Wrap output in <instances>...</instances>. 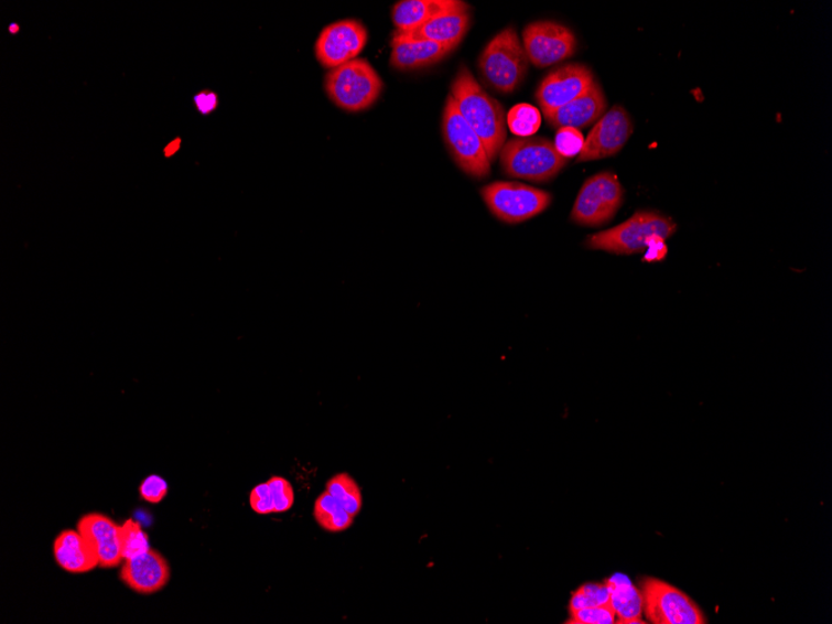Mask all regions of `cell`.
I'll return each mask as SVG.
<instances>
[{
  "mask_svg": "<svg viewBox=\"0 0 832 624\" xmlns=\"http://www.w3.org/2000/svg\"><path fill=\"white\" fill-rule=\"evenodd\" d=\"M451 95L465 121L482 140L487 158L494 162L508 138V117L501 103L485 92L465 65L453 80Z\"/></svg>",
  "mask_w": 832,
  "mask_h": 624,
  "instance_id": "obj_1",
  "label": "cell"
},
{
  "mask_svg": "<svg viewBox=\"0 0 832 624\" xmlns=\"http://www.w3.org/2000/svg\"><path fill=\"white\" fill-rule=\"evenodd\" d=\"M529 65V56L512 26L497 34L479 57L483 80L501 94H511L520 88Z\"/></svg>",
  "mask_w": 832,
  "mask_h": 624,
  "instance_id": "obj_2",
  "label": "cell"
},
{
  "mask_svg": "<svg viewBox=\"0 0 832 624\" xmlns=\"http://www.w3.org/2000/svg\"><path fill=\"white\" fill-rule=\"evenodd\" d=\"M500 163L505 175L532 182H548L557 177L568 165L544 138L514 139L505 143L500 152Z\"/></svg>",
  "mask_w": 832,
  "mask_h": 624,
  "instance_id": "obj_3",
  "label": "cell"
},
{
  "mask_svg": "<svg viewBox=\"0 0 832 624\" xmlns=\"http://www.w3.org/2000/svg\"><path fill=\"white\" fill-rule=\"evenodd\" d=\"M676 232L677 225L671 218L652 211H638L626 223L590 236L586 245L591 249L616 255L642 254L650 238L659 236L667 239Z\"/></svg>",
  "mask_w": 832,
  "mask_h": 624,
  "instance_id": "obj_4",
  "label": "cell"
},
{
  "mask_svg": "<svg viewBox=\"0 0 832 624\" xmlns=\"http://www.w3.org/2000/svg\"><path fill=\"white\" fill-rule=\"evenodd\" d=\"M325 90L337 107L357 112L369 109L379 99L382 80L369 62L354 60L327 75Z\"/></svg>",
  "mask_w": 832,
  "mask_h": 624,
  "instance_id": "obj_5",
  "label": "cell"
},
{
  "mask_svg": "<svg viewBox=\"0 0 832 624\" xmlns=\"http://www.w3.org/2000/svg\"><path fill=\"white\" fill-rule=\"evenodd\" d=\"M443 137L456 165L466 175L485 179L491 174V162L483 142L458 111L452 95L447 96L444 108Z\"/></svg>",
  "mask_w": 832,
  "mask_h": 624,
  "instance_id": "obj_6",
  "label": "cell"
},
{
  "mask_svg": "<svg viewBox=\"0 0 832 624\" xmlns=\"http://www.w3.org/2000/svg\"><path fill=\"white\" fill-rule=\"evenodd\" d=\"M482 196L491 213L506 224H521L538 216L552 201L547 191L504 181L484 186Z\"/></svg>",
  "mask_w": 832,
  "mask_h": 624,
  "instance_id": "obj_7",
  "label": "cell"
},
{
  "mask_svg": "<svg viewBox=\"0 0 832 624\" xmlns=\"http://www.w3.org/2000/svg\"><path fill=\"white\" fill-rule=\"evenodd\" d=\"M625 190L612 172H599L583 184L573 205L571 219L580 226L599 227L609 223L624 204Z\"/></svg>",
  "mask_w": 832,
  "mask_h": 624,
  "instance_id": "obj_8",
  "label": "cell"
},
{
  "mask_svg": "<svg viewBox=\"0 0 832 624\" xmlns=\"http://www.w3.org/2000/svg\"><path fill=\"white\" fill-rule=\"evenodd\" d=\"M644 612L656 624H704L705 618L685 593L663 581L646 579L642 583Z\"/></svg>",
  "mask_w": 832,
  "mask_h": 624,
  "instance_id": "obj_9",
  "label": "cell"
},
{
  "mask_svg": "<svg viewBox=\"0 0 832 624\" xmlns=\"http://www.w3.org/2000/svg\"><path fill=\"white\" fill-rule=\"evenodd\" d=\"M523 47L537 68L560 64L575 55L577 40L570 28L557 22L542 21L523 29Z\"/></svg>",
  "mask_w": 832,
  "mask_h": 624,
  "instance_id": "obj_10",
  "label": "cell"
},
{
  "mask_svg": "<svg viewBox=\"0 0 832 624\" xmlns=\"http://www.w3.org/2000/svg\"><path fill=\"white\" fill-rule=\"evenodd\" d=\"M596 79L587 65L570 63L559 66L544 76L537 98L542 112L557 110L587 93Z\"/></svg>",
  "mask_w": 832,
  "mask_h": 624,
  "instance_id": "obj_11",
  "label": "cell"
},
{
  "mask_svg": "<svg viewBox=\"0 0 832 624\" xmlns=\"http://www.w3.org/2000/svg\"><path fill=\"white\" fill-rule=\"evenodd\" d=\"M634 122L620 105H615L588 133L577 163L602 160L617 155L634 133Z\"/></svg>",
  "mask_w": 832,
  "mask_h": 624,
  "instance_id": "obj_12",
  "label": "cell"
},
{
  "mask_svg": "<svg viewBox=\"0 0 832 624\" xmlns=\"http://www.w3.org/2000/svg\"><path fill=\"white\" fill-rule=\"evenodd\" d=\"M368 32L365 25L357 21H342L323 29L317 43L315 55L325 68L336 69L338 66L357 60L365 50Z\"/></svg>",
  "mask_w": 832,
  "mask_h": 624,
  "instance_id": "obj_13",
  "label": "cell"
},
{
  "mask_svg": "<svg viewBox=\"0 0 832 624\" xmlns=\"http://www.w3.org/2000/svg\"><path fill=\"white\" fill-rule=\"evenodd\" d=\"M170 564L165 557L155 550L123 560L120 579L130 590L139 594H154L169 583Z\"/></svg>",
  "mask_w": 832,
  "mask_h": 624,
  "instance_id": "obj_14",
  "label": "cell"
},
{
  "mask_svg": "<svg viewBox=\"0 0 832 624\" xmlns=\"http://www.w3.org/2000/svg\"><path fill=\"white\" fill-rule=\"evenodd\" d=\"M607 110V99L601 85L596 82L592 88L557 110L544 112L550 127L554 129L575 128L577 130L596 123Z\"/></svg>",
  "mask_w": 832,
  "mask_h": 624,
  "instance_id": "obj_15",
  "label": "cell"
},
{
  "mask_svg": "<svg viewBox=\"0 0 832 624\" xmlns=\"http://www.w3.org/2000/svg\"><path fill=\"white\" fill-rule=\"evenodd\" d=\"M78 531L86 537L98 551L99 568L114 569L123 562L121 552V526L101 514H88L80 518Z\"/></svg>",
  "mask_w": 832,
  "mask_h": 624,
  "instance_id": "obj_16",
  "label": "cell"
},
{
  "mask_svg": "<svg viewBox=\"0 0 832 624\" xmlns=\"http://www.w3.org/2000/svg\"><path fill=\"white\" fill-rule=\"evenodd\" d=\"M468 8L440 15L428 23L408 32H397L393 40L428 41L454 51L462 43L468 28H471Z\"/></svg>",
  "mask_w": 832,
  "mask_h": 624,
  "instance_id": "obj_17",
  "label": "cell"
},
{
  "mask_svg": "<svg viewBox=\"0 0 832 624\" xmlns=\"http://www.w3.org/2000/svg\"><path fill=\"white\" fill-rule=\"evenodd\" d=\"M53 551L56 563L69 573L90 572L100 563L97 549L79 531H63L56 537Z\"/></svg>",
  "mask_w": 832,
  "mask_h": 624,
  "instance_id": "obj_18",
  "label": "cell"
},
{
  "mask_svg": "<svg viewBox=\"0 0 832 624\" xmlns=\"http://www.w3.org/2000/svg\"><path fill=\"white\" fill-rule=\"evenodd\" d=\"M467 8L466 3L458 0H404L393 7L391 18H393L397 32H408L434 18Z\"/></svg>",
  "mask_w": 832,
  "mask_h": 624,
  "instance_id": "obj_19",
  "label": "cell"
},
{
  "mask_svg": "<svg viewBox=\"0 0 832 624\" xmlns=\"http://www.w3.org/2000/svg\"><path fill=\"white\" fill-rule=\"evenodd\" d=\"M453 51L428 41H391L390 65L401 72L417 71L443 61Z\"/></svg>",
  "mask_w": 832,
  "mask_h": 624,
  "instance_id": "obj_20",
  "label": "cell"
},
{
  "mask_svg": "<svg viewBox=\"0 0 832 624\" xmlns=\"http://www.w3.org/2000/svg\"><path fill=\"white\" fill-rule=\"evenodd\" d=\"M609 589V607L616 614V623H645L640 617L644 613L642 592L624 574L612 575L606 581Z\"/></svg>",
  "mask_w": 832,
  "mask_h": 624,
  "instance_id": "obj_21",
  "label": "cell"
},
{
  "mask_svg": "<svg viewBox=\"0 0 832 624\" xmlns=\"http://www.w3.org/2000/svg\"><path fill=\"white\" fill-rule=\"evenodd\" d=\"M313 516L322 529L331 534L346 531L354 524V516L327 489L315 501Z\"/></svg>",
  "mask_w": 832,
  "mask_h": 624,
  "instance_id": "obj_22",
  "label": "cell"
},
{
  "mask_svg": "<svg viewBox=\"0 0 832 624\" xmlns=\"http://www.w3.org/2000/svg\"><path fill=\"white\" fill-rule=\"evenodd\" d=\"M325 487L352 516L356 517L359 515L363 507L360 487L348 473H339L332 476Z\"/></svg>",
  "mask_w": 832,
  "mask_h": 624,
  "instance_id": "obj_23",
  "label": "cell"
},
{
  "mask_svg": "<svg viewBox=\"0 0 832 624\" xmlns=\"http://www.w3.org/2000/svg\"><path fill=\"white\" fill-rule=\"evenodd\" d=\"M541 114L530 104H518L508 114V127L516 137L530 138L541 127Z\"/></svg>",
  "mask_w": 832,
  "mask_h": 624,
  "instance_id": "obj_24",
  "label": "cell"
},
{
  "mask_svg": "<svg viewBox=\"0 0 832 624\" xmlns=\"http://www.w3.org/2000/svg\"><path fill=\"white\" fill-rule=\"evenodd\" d=\"M609 602V589L607 582L605 583H586L581 585L579 590L572 593L570 601V612L606 606Z\"/></svg>",
  "mask_w": 832,
  "mask_h": 624,
  "instance_id": "obj_25",
  "label": "cell"
},
{
  "mask_svg": "<svg viewBox=\"0 0 832 624\" xmlns=\"http://www.w3.org/2000/svg\"><path fill=\"white\" fill-rule=\"evenodd\" d=\"M121 552L123 560L132 559L150 550L149 536L139 523L128 520L121 525Z\"/></svg>",
  "mask_w": 832,
  "mask_h": 624,
  "instance_id": "obj_26",
  "label": "cell"
},
{
  "mask_svg": "<svg viewBox=\"0 0 832 624\" xmlns=\"http://www.w3.org/2000/svg\"><path fill=\"white\" fill-rule=\"evenodd\" d=\"M583 143H585V138H583L580 130L575 128H561L558 129L553 146L560 155L568 160L580 155Z\"/></svg>",
  "mask_w": 832,
  "mask_h": 624,
  "instance_id": "obj_27",
  "label": "cell"
},
{
  "mask_svg": "<svg viewBox=\"0 0 832 624\" xmlns=\"http://www.w3.org/2000/svg\"><path fill=\"white\" fill-rule=\"evenodd\" d=\"M271 488L275 513L282 514L290 512L294 505V488L289 480L281 476H273L267 482Z\"/></svg>",
  "mask_w": 832,
  "mask_h": 624,
  "instance_id": "obj_28",
  "label": "cell"
},
{
  "mask_svg": "<svg viewBox=\"0 0 832 624\" xmlns=\"http://www.w3.org/2000/svg\"><path fill=\"white\" fill-rule=\"evenodd\" d=\"M614 610L606 606L582 609L570 612V624H614L616 623Z\"/></svg>",
  "mask_w": 832,
  "mask_h": 624,
  "instance_id": "obj_29",
  "label": "cell"
},
{
  "mask_svg": "<svg viewBox=\"0 0 832 624\" xmlns=\"http://www.w3.org/2000/svg\"><path fill=\"white\" fill-rule=\"evenodd\" d=\"M169 493V485L166 483V480L158 476V475H151L143 480L141 486H140V496L142 501H145L150 504H159L166 497Z\"/></svg>",
  "mask_w": 832,
  "mask_h": 624,
  "instance_id": "obj_30",
  "label": "cell"
},
{
  "mask_svg": "<svg viewBox=\"0 0 832 624\" xmlns=\"http://www.w3.org/2000/svg\"><path fill=\"white\" fill-rule=\"evenodd\" d=\"M250 505L258 515H271L275 513L274 502L269 484L257 485L250 495Z\"/></svg>",
  "mask_w": 832,
  "mask_h": 624,
  "instance_id": "obj_31",
  "label": "cell"
},
{
  "mask_svg": "<svg viewBox=\"0 0 832 624\" xmlns=\"http://www.w3.org/2000/svg\"><path fill=\"white\" fill-rule=\"evenodd\" d=\"M194 104L196 110L206 117V115H209L217 109L218 96L209 90L199 92L194 96Z\"/></svg>",
  "mask_w": 832,
  "mask_h": 624,
  "instance_id": "obj_32",
  "label": "cell"
},
{
  "mask_svg": "<svg viewBox=\"0 0 832 624\" xmlns=\"http://www.w3.org/2000/svg\"><path fill=\"white\" fill-rule=\"evenodd\" d=\"M664 241L666 239L659 236L650 238L645 259H647V261H659V259H663L667 255V246L664 245Z\"/></svg>",
  "mask_w": 832,
  "mask_h": 624,
  "instance_id": "obj_33",
  "label": "cell"
},
{
  "mask_svg": "<svg viewBox=\"0 0 832 624\" xmlns=\"http://www.w3.org/2000/svg\"><path fill=\"white\" fill-rule=\"evenodd\" d=\"M181 143H183V140L181 138H176L168 143V146L162 149V153H164V157L166 159H170L175 155V153L179 152L181 149Z\"/></svg>",
  "mask_w": 832,
  "mask_h": 624,
  "instance_id": "obj_34",
  "label": "cell"
},
{
  "mask_svg": "<svg viewBox=\"0 0 832 624\" xmlns=\"http://www.w3.org/2000/svg\"><path fill=\"white\" fill-rule=\"evenodd\" d=\"M8 32H9V34L15 36L19 33H21V25H19V23H17V22H12L8 26Z\"/></svg>",
  "mask_w": 832,
  "mask_h": 624,
  "instance_id": "obj_35",
  "label": "cell"
}]
</instances>
